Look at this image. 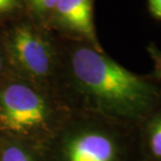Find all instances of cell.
<instances>
[{
  "label": "cell",
  "mask_w": 161,
  "mask_h": 161,
  "mask_svg": "<svg viewBox=\"0 0 161 161\" xmlns=\"http://www.w3.org/2000/svg\"><path fill=\"white\" fill-rule=\"evenodd\" d=\"M70 66L92 114L139 127L161 105V81L132 73L88 44L72 51Z\"/></svg>",
  "instance_id": "1"
},
{
  "label": "cell",
  "mask_w": 161,
  "mask_h": 161,
  "mask_svg": "<svg viewBox=\"0 0 161 161\" xmlns=\"http://www.w3.org/2000/svg\"><path fill=\"white\" fill-rule=\"evenodd\" d=\"M5 47L14 64L29 76L41 79L52 72V46L30 24L21 23L14 26L6 36Z\"/></svg>",
  "instance_id": "2"
},
{
  "label": "cell",
  "mask_w": 161,
  "mask_h": 161,
  "mask_svg": "<svg viewBox=\"0 0 161 161\" xmlns=\"http://www.w3.org/2000/svg\"><path fill=\"white\" fill-rule=\"evenodd\" d=\"M45 100L22 83L6 85L0 92V125L13 132H27L40 127L48 118Z\"/></svg>",
  "instance_id": "3"
},
{
  "label": "cell",
  "mask_w": 161,
  "mask_h": 161,
  "mask_svg": "<svg viewBox=\"0 0 161 161\" xmlns=\"http://www.w3.org/2000/svg\"><path fill=\"white\" fill-rule=\"evenodd\" d=\"M51 22L80 36L92 48L103 51L94 23V0H57Z\"/></svg>",
  "instance_id": "4"
},
{
  "label": "cell",
  "mask_w": 161,
  "mask_h": 161,
  "mask_svg": "<svg viewBox=\"0 0 161 161\" xmlns=\"http://www.w3.org/2000/svg\"><path fill=\"white\" fill-rule=\"evenodd\" d=\"M143 161H161V105L138 127Z\"/></svg>",
  "instance_id": "5"
},
{
  "label": "cell",
  "mask_w": 161,
  "mask_h": 161,
  "mask_svg": "<svg viewBox=\"0 0 161 161\" xmlns=\"http://www.w3.org/2000/svg\"><path fill=\"white\" fill-rule=\"evenodd\" d=\"M23 5L40 21H50L57 0H22Z\"/></svg>",
  "instance_id": "6"
},
{
  "label": "cell",
  "mask_w": 161,
  "mask_h": 161,
  "mask_svg": "<svg viewBox=\"0 0 161 161\" xmlns=\"http://www.w3.org/2000/svg\"><path fill=\"white\" fill-rule=\"evenodd\" d=\"M0 161H36L28 152L18 146H8L2 151Z\"/></svg>",
  "instance_id": "7"
},
{
  "label": "cell",
  "mask_w": 161,
  "mask_h": 161,
  "mask_svg": "<svg viewBox=\"0 0 161 161\" xmlns=\"http://www.w3.org/2000/svg\"><path fill=\"white\" fill-rule=\"evenodd\" d=\"M23 6L22 0H0V18L18 13Z\"/></svg>",
  "instance_id": "8"
},
{
  "label": "cell",
  "mask_w": 161,
  "mask_h": 161,
  "mask_svg": "<svg viewBox=\"0 0 161 161\" xmlns=\"http://www.w3.org/2000/svg\"><path fill=\"white\" fill-rule=\"evenodd\" d=\"M148 52L154 63V74L153 76L161 81V50L154 44H150L148 47Z\"/></svg>",
  "instance_id": "9"
},
{
  "label": "cell",
  "mask_w": 161,
  "mask_h": 161,
  "mask_svg": "<svg viewBox=\"0 0 161 161\" xmlns=\"http://www.w3.org/2000/svg\"><path fill=\"white\" fill-rule=\"evenodd\" d=\"M149 8L155 18L161 20V0H149Z\"/></svg>",
  "instance_id": "10"
},
{
  "label": "cell",
  "mask_w": 161,
  "mask_h": 161,
  "mask_svg": "<svg viewBox=\"0 0 161 161\" xmlns=\"http://www.w3.org/2000/svg\"><path fill=\"white\" fill-rule=\"evenodd\" d=\"M3 64H4V57H3V48L2 44L0 42V72L3 69Z\"/></svg>",
  "instance_id": "11"
}]
</instances>
